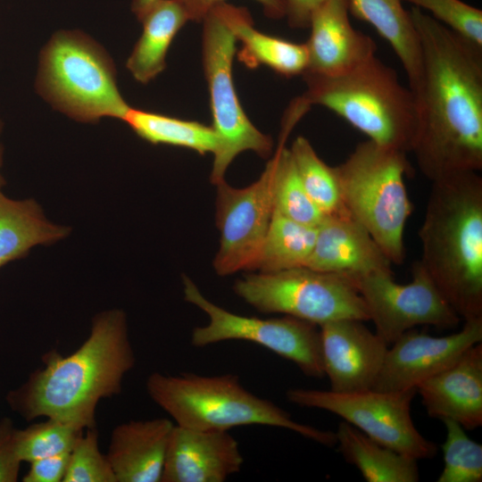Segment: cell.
<instances>
[{
	"instance_id": "2e32d148",
	"label": "cell",
	"mask_w": 482,
	"mask_h": 482,
	"mask_svg": "<svg viewBox=\"0 0 482 482\" xmlns=\"http://www.w3.org/2000/svg\"><path fill=\"white\" fill-rule=\"evenodd\" d=\"M244 458L229 431L174 425L161 482H223L240 471Z\"/></svg>"
},
{
	"instance_id": "836d02e7",
	"label": "cell",
	"mask_w": 482,
	"mask_h": 482,
	"mask_svg": "<svg viewBox=\"0 0 482 482\" xmlns=\"http://www.w3.org/2000/svg\"><path fill=\"white\" fill-rule=\"evenodd\" d=\"M15 428L12 420H0V482L18 480L21 463L14 444Z\"/></svg>"
},
{
	"instance_id": "9a60e30c",
	"label": "cell",
	"mask_w": 482,
	"mask_h": 482,
	"mask_svg": "<svg viewBox=\"0 0 482 482\" xmlns=\"http://www.w3.org/2000/svg\"><path fill=\"white\" fill-rule=\"evenodd\" d=\"M320 333L323 370L330 390L352 393L371 389L388 345L358 320L324 323Z\"/></svg>"
},
{
	"instance_id": "d6986e66",
	"label": "cell",
	"mask_w": 482,
	"mask_h": 482,
	"mask_svg": "<svg viewBox=\"0 0 482 482\" xmlns=\"http://www.w3.org/2000/svg\"><path fill=\"white\" fill-rule=\"evenodd\" d=\"M417 393L428 416L451 420L464 429L482 425V344L420 383Z\"/></svg>"
},
{
	"instance_id": "cb8c5ba5",
	"label": "cell",
	"mask_w": 482,
	"mask_h": 482,
	"mask_svg": "<svg viewBox=\"0 0 482 482\" xmlns=\"http://www.w3.org/2000/svg\"><path fill=\"white\" fill-rule=\"evenodd\" d=\"M69 229L48 221L33 199L15 200L0 190V269L37 245L65 237Z\"/></svg>"
},
{
	"instance_id": "4316f807",
	"label": "cell",
	"mask_w": 482,
	"mask_h": 482,
	"mask_svg": "<svg viewBox=\"0 0 482 482\" xmlns=\"http://www.w3.org/2000/svg\"><path fill=\"white\" fill-rule=\"evenodd\" d=\"M142 139L154 145L187 148L200 154H214L217 137L212 126L129 107L122 120Z\"/></svg>"
},
{
	"instance_id": "3957f363",
	"label": "cell",
	"mask_w": 482,
	"mask_h": 482,
	"mask_svg": "<svg viewBox=\"0 0 482 482\" xmlns=\"http://www.w3.org/2000/svg\"><path fill=\"white\" fill-rule=\"evenodd\" d=\"M431 182L419 262L461 319L482 318V178L464 171Z\"/></svg>"
},
{
	"instance_id": "ac0fdd59",
	"label": "cell",
	"mask_w": 482,
	"mask_h": 482,
	"mask_svg": "<svg viewBox=\"0 0 482 482\" xmlns=\"http://www.w3.org/2000/svg\"><path fill=\"white\" fill-rule=\"evenodd\" d=\"M391 264L369 231L346 212L324 216L304 267L353 280L373 271L392 270Z\"/></svg>"
},
{
	"instance_id": "5bb4252c",
	"label": "cell",
	"mask_w": 482,
	"mask_h": 482,
	"mask_svg": "<svg viewBox=\"0 0 482 482\" xmlns=\"http://www.w3.org/2000/svg\"><path fill=\"white\" fill-rule=\"evenodd\" d=\"M482 342V318L464 320L457 332L433 337L410 329L392 345L371 389H417L424 380L453 364L472 345Z\"/></svg>"
},
{
	"instance_id": "e0dca14e",
	"label": "cell",
	"mask_w": 482,
	"mask_h": 482,
	"mask_svg": "<svg viewBox=\"0 0 482 482\" xmlns=\"http://www.w3.org/2000/svg\"><path fill=\"white\" fill-rule=\"evenodd\" d=\"M309 27L304 73L337 76L367 61L377 51L374 40L352 26L349 0H326L312 15Z\"/></svg>"
},
{
	"instance_id": "7c38bea8",
	"label": "cell",
	"mask_w": 482,
	"mask_h": 482,
	"mask_svg": "<svg viewBox=\"0 0 482 482\" xmlns=\"http://www.w3.org/2000/svg\"><path fill=\"white\" fill-rule=\"evenodd\" d=\"M411 281L397 283L392 270L373 271L353 279L367 307L375 333L387 345L420 325L456 327L461 320L420 263L411 268Z\"/></svg>"
},
{
	"instance_id": "9c48e42d",
	"label": "cell",
	"mask_w": 482,
	"mask_h": 482,
	"mask_svg": "<svg viewBox=\"0 0 482 482\" xmlns=\"http://www.w3.org/2000/svg\"><path fill=\"white\" fill-rule=\"evenodd\" d=\"M203 63L210 95L212 128L217 137L211 182L224 180L229 164L250 150L263 158L272 153V138L246 116L235 88L232 64L237 39L214 10L203 20Z\"/></svg>"
},
{
	"instance_id": "7402d4cb",
	"label": "cell",
	"mask_w": 482,
	"mask_h": 482,
	"mask_svg": "<svg viewBox=\"0 0 482 482\" xmlns=\"http://www.w3.org/2000/svg\"><path fill=\"white\" fill-rule=\"evenodd\" d=\"M403 0H349L350 14L371 25L390 45L405 71L408 87L417 97L422 81L419 37Z\"/></svg>"
},
{
	"instance_id": "52a82bcc",
	"label": "cell",
	"mask_w": 482,
	"mask_h": 482,
	"mask_svg": "<svg viewBox=\"0 0 482 482\" xmlns=\"http://www.w3.org/2000/svg\"><path fill=\"white\" fill-rule=\"evenodd\" d=\"M406 154L368 139L335 167L345 209L394 264L403 262V231L413 210L404 183L411 170Z\"/></svg>"
},
{
	"instance_id": "f1b7e54d",
	"label": "cell",
	"mask_w": 482,
	"mask_h": 482,
	"mask_svg": "<svg viewBox=\"0 0 482 482\" xmlns=\"http://www.w3.org/2000/svg\"><path fill=\"white\" fill-rule=\"evenodd\" d=\"M289 149L306 193L324 216L346 212L336 168L320 158L303 137H297Z\"/></svg>"
},
{
	"instance_id": "e575fe53",
	"label": "cell",
	"mask_w": 482,
	"mask_h": 482,
	"mask_svg": "<svg viewBox=\"0 0 482 482\" xmlns=\"http://www.w3.org/2000/svg\"><path fill=\"white\" fill-rule=\"evenodd\" d=\"M71 452V451H70ZM70 452L33 461L23 476V482H62L69 462Z\"/></svg>"
},
{
	"instance_id": "4dcf8cb0",
	"label": "cell",
	"mask_w": 482,
	"mask_h": 482,
	"mask_svg": "<svg viewBox=\"0 0 482 482\" xmlns=\"http://www.w3.org/2000/svg\"><path fill=\"white\" fill-rule=\"evenodd\" d=\"M446 438L442 445L444 468L437 482H481L482 445L470 439L457 422L444 420Z\"/></svg>"
},
{
	"instance_id": "d6a6232c",
	"label": "cell",
	"mask_w": 482,
	"mask_h": 482,
	"mask_svg": "<svg viewBox=\"0 0 482 482\" xmlns=\"http://www.w3.org/2000/svg\"><path fill=\"white\" fill-rule=\"evenodd\" d=\"M482 47V11L461 0H403Z\"/></svg>"
},
{
	"instance_id": "d590c367",
	"label": "cell",
	"mask_w": 482,
	"mask_h": 482,
	"mask_svg": "<svg viewBox=\"0 0 482 482\" xmlns=\"http://www.w3.org/2000/svg\"><path fill=\"white\" fill-rule=\"evenodd\" d=\"M187 13L189 21L201 22L207 13L226 0H179ZM263 9L264 14L271 19L286 16V0H254Z\"/></svg>"
},
{
	"instance_id": "30bf717a",
	"label": "cell",
	"mask_w": 482,
	"mask_h": 482,
	"mask_svg": "<svg viewBox=\"0 0 482 482\" xmlns=\"http://www.w3.org/2000/svg\"><path fill=\"white\" fill-rule=\"evenodd\" d=\"M182 279L185 300L209 318L206 325L193 329L192 345L205 347L229 340L248 341L292 362L308 377H325L319 326L287 315L261 319L233 313L207 299L191 278L183 276Z\"/></svg>"
},
{
	"instance_id": "74e56055",
	"label": "cell",
	"mask_w": 482,
	"mask_h": 482,
	"mask_svg": "<svg viewBox=\"0 0 482 482\" xmlns=\"http://www.w3.org/2000/svg\"><path fill=\"white\" fill-rule=\"evenodd\" d=\"M157 0H132L131 10L139 20Z\"/></svg>"
},
{
	"instance_id": "d4e9b609",
	"label": "cell",
	"mask_w": 482,
	"mask_h": 482,
	"mask_svg": "<svg viewBox=\"0 0 482 482\" xmlns=\"http://www.w3.org/2000/svg\"><path fill=\"white\" fill-rule=\"evenodd\" d=\"M335 434L342 456L368 482L419 481L418 460L376 442L345 421Z\"/></svg>"
},
{
	"instance_id": "83f0119b",
	"label": "cell",
	"mask_w": 482,
	"mask_h": 482,
	"mask_svg": "<svg viewBox=\"0 0 482 482\" xmlns=\"http://www.w3.org/2000/svg\"><path fill=\"white\" fill-rule=\"evenodd\" d=\"M285 143L279 139L275 154L267 162L271 171L273 211L296 222L318 227L324 214L306 193Z\"/></svg>"
},
{
	"instance_id": "8fae6325",
	"label": "cell",
	"mask_w": 482,
	"mask_h": 482,
	"mask_svg": "<svg viewBox=\"0 0 482 482\" xmlns=\"http://www.w3.org/2000/svg\"><path fill=\"white\" fill-rule=\"evenodd\" d=\"M417 389L352 393L292 388L288 402L301 407L325 410L341 417L376 442L416 460L433 458L436 445L425 438L411 417Z\"/></svg>"
},
{
	"instance_id": "603a6c76",
	"label": "cell",
	"mask_w": 482,
	"mask_h": 482,
	"mask_svg": "<svg viewBox=\"0 0 482 482\" xmlns=\"http://www.w3.org/2000/svg\"><path fill=\"white\" fill-rule=\"evenodd\" d=\"M139 21L143 32L126 67L137 81L146 84L165 69L169 48L189 18L179 0H157Z\"/></svg>"
},
{
	"instance_id": "277c9868",
	"label": "cell",
	"mask_w": 482,
	"mask_h": 482,
	"mask_svg": "<svg viewBox=\"0 0 482 482\" xmlns=\"http://www.w3.org/2000/svg\"><path fill=\"white\" fill-rule=\"evenodd\" d=\"M302 76L306 91L300 97L306 104L326 107L376 144L411 151L417 98L376 55L337 76Z\"/></svg>"
},
{
	"instance_id": "44dd1931",
	"label": "cell",
	"mask_w": 482,
	"mask_h": 482,
	"mask_svg": "<svg viewBox=\"0 0 482 482\" xmlns=\"http://www.w3.org/2000/svg\"><path fill=\"white\" fill-rule=\"evenodd\" d=\"M212 10L222 19L237 41L241 42L237 59L248 69L265 65L287 78L305 72L308 52L304 43H295L259 31L253 27L252 16L245 7L224 2Z\"/></svg>"
},
{
	"instance_id": "484cf974",
	"label": "cell",
	"mask_w": 482,
	"mask_h": 482,
	"mask_svg": "<svg viewBox=\"0 0 482 482\" xmlns=\"http://www.w3.org/2000/svg\"><path fill=\"white\" fill-rule=\"evenodd\" d=\"M317 227L292 220L273 211L251 270L276 272L304 267L314 248Z\"/></svg>"
},
{
	"instance_id": "f35d334b",
	"label": "cell",
	"mask_w": 482,
	"mask_h": 482,
	"mask_svg": "<svg viewBox=\"0 0 482 482\" xmlns=\"http://www.w3.org/2000/svg\"><path fill=\"white\" fill-rule=\"evenodd\" d=\"M1 129H2V125H1V122H0V133H1ZM1 166H2V147L0 145V190L5 184L4 177L1 174Z\"/></svg>"
},
{
	"instance_id": "8992f818",
	"label": "cell",
	"mask_w": 482,
	"mask_h": 482,
	"mask_svg": "<svg viewBox=\"0 0 482 482\" xmlns=\"http://www.w3.org/2000/svg\"><path fill=\"white\" fill-rule=\"evenodd\" d=\"M116 75L101 45L81 31L61 30L40 52L36 88L53 108L78 121L122 120L130 106Z\"/></svg>"
},
{
	"instance_id": "5b68a950",
	"label": "cell",
	"mask_w": 482,
	"mask_h": 482,
	"mask_svg": "<svg viewBox=\"0 0 482 482\" xmlns=\"http://www.w3.org/2000/svg\"><path fill=\"white\" fill-rule=\"evenodd\" d=\"M145 387L150 398L180 427L229 431L239 426L262 425L286 428L329 447L337 443L334 432L295 421L271 401L246 390L234 374L154 372Z\"/></svg>"
},
{
	"instance_id": "1f68e13d",
	"label": "cell",
	"mask_w": 482,
	"mask_h": 482,
	"mask_svg": "<svg viewBox=\"0 0 482 482\" xmlns=\"http://www.w3.org/2000/svg\"><path fill=\"white\" fill-rule=\"evenodd\" d=\"M96 427L86 428L70 452L62 482H117L106 454L99 448Z\"/></svg>"
},
{
	"instance_id": "7a4b0ae2",
	"label": "cell",
	"mask_w": 482,
	"mask_h": 482,
	"mask_svg": "<svg viewBox=\"0 0 482 482\" xmlns=\"http://www.w3.org/2000/svg\"><path fill=\"white\" fill-rule=\"evenodd\" d=\"M43 362V368L7 394L10 409L27 420L45 417L82 430L96 427L98 403L120 393L135 365L125 312L112 309L96 314L75 352L63 356L51 351Z\"/></svg>"
},
{
	"instance_id": "ba28073f",
	"label": "cell",
	"mask_w": 482,
	"mask_h": 482,
	"mask_svg": "<svg viewBox=\"0 0 482 482\" xmlns=\"http://www.w3.org/2000/svg\"><path fill=\"white\" fill-rule=\"evenodd\" d=\"M233 289L261 312L281 313L319 327L344 319L370 320L351 278L307 267L249 273L237 279Z\"/></svg>"
},
{
	"instance_id": "f546056e",
	"label": "cell",
	"mask_w": 482,
	"mask_h": 482,
	"mask_svg": "<svg viewBox=\"0 0 482 482\" xmlns=\"http://www.w3.org/2000/svg\"><path fill=\"white\" fill-rule=\"evenodd\" d=\"M84 430L70 424L46 419L14 431V444L21 461H33L70 452Z\"/></svg>"
},
{
	"instance_id": "6da1fadb",
	"label": "cell",
	"mask_w": 482,
	"mask_h": 482,
	"mask_svg": "<svg viewBox=\"0 0 482 482\" xmlns=\"http://www.w3.org/2000/svg\"><path fill=\"white\" fill-rule=\"evenodd\" d=\"M422 54L411 147L431 181L482 169V47L419 8L410 11Z\"/></svg>"
},
{
	"instance_id": "8d00e7d4",
	"label": "cell",
	"mask_w": 482,
	"mask_h": 482,
	"mask_svg": "<svg viewBox=\"0 0 482 482\" xmlns=\"http://www.w3.org/2000/svg\"><path fill=\"white\" fill-rule=\"evenodd\" d=\"M326 0H286V16L288 25L295 29L309 27L313 12Z\"/></svg>"
},
{
	"instance_id": "ffe728a7",
	"label": "cell",
	"mask_w": 482,
	"mask_h": 482,
	"mask_svg": "<svg viewBox=\"0 0 482 482\" xmlns=\"http://www.w3.org/2000/svg\"><path fill=\"white\" fill-rule=\"evenodd\" d=\"M174 425L167 418H156L115 427L106 456L117 482H161Z\"/></svg>"
},
{
	"instance_id": "4fadbf2b",
	"label": "cell",
	"mask_w": 482,
	"mask_h": 482,
	"mask_svg": "<svg viewBox=\"0 0 482 482\" xmlns=\"http://www.w3.org/2000/svg\"><path fill=\"white\" fill-rule=\"evenodd\" d=\"M216 186L220 238L214 270L220 276L251 270L273 213L270 168L267 163L260 178L246 187L235 188L225 180Z\"/></svg>"
}]
</instances>
